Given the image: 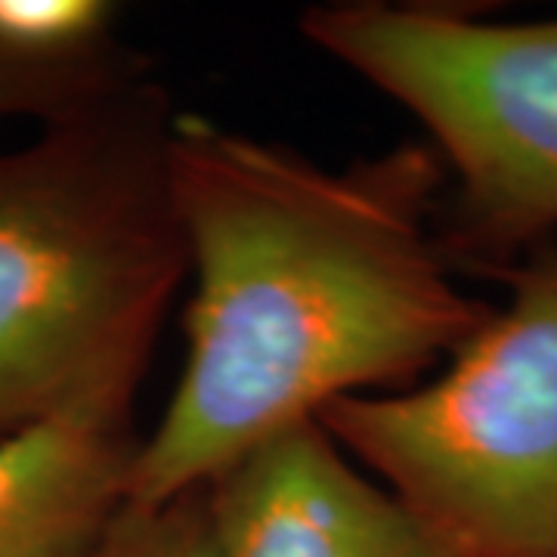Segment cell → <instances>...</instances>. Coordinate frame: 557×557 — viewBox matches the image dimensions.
I'll return each mask as SVG.
<instances>
[{"label": "cell", "mask_w": 557, "mask_h": 557, "mask_svg": "<svg viewBox=\"0 0 557 557\" xmlns=\"http://www.w3.org/2000/svg\"><path fill=\"white\" fill-rule=\"evenodd\" d=\"M115 20L106 0H0V47L47 65L106 60L121 50Z\"/></svg>", "instance_id": "obj_8"}, {"label": "cell", "mask_w": 557, "mask_h": 557, "mask_svg": "<svg viewBox=\"0 0 557 557\" xmlns=\"http://www.w3.org/2000/svg\"><path fill=\"white\" fill-rule=\"evenodd\" d=\"M143 78H149L146 65L127 50L78 65H47L0 47V119H72Z\"/></svg>", "instance_id": "obj_7"}, {"label": "cell", "mask_w": 557, "mask_h": 557, "mask_svg": "<svg viewBox=\"0 0 557 557\" xmlns=\"http://www.w3.org/2000/svg\"><path fill=\"white\" fill-rule=\"evenodd\" d=\"M94 557H218L208 483L161 502H127Z\"/></svg>", "instance_id": "obj_9"}, {"label": "cell", "mask_w": 557, "mask_h": 557, "mask_svg": "<svg viewBox=\"0 0 557 557\" xmlns=\"http://www.w3.org/2000/svg\"><path fill=\"white\" fill-rule=\"evenodd\" d=\"M496 273L511 298L437 379L319 424L458 557H557V245Z\"/></svg>", "instance_id": "obj_3"}, {"label": "cell", "mask_w": 557, "mask_h": 557, "mask_svg": "<svg viewBox=\"0 0 557 557\" xmlns=\"http://www.w3.org/2000/svg\"><path fill=\"white\" fill-rule=\"evenodd\" d=\"M171 124L143 78L0 152V437L134 406L189 276Z\"/></svg>", "instance_id": "obj_2"}, {"label": "cell", "mask_w": 557, "mask_h": 557, "mask_svg": "<svg viewBox=\"0 0 557 557\" xmlns=\"http://www.w3.org/2000/svg\"><path fill=\"white\" fill-rule=\"evenodd\" d=\"M208 496L218 557H458L319 418L248 449Z\"/></svg>", "instance_id": "obj_5"}, {"label": "cell", "mask_w": 557, "mask_h": 557, "mask_svg": "<svg viewBox=\"0 0 557 557\" xmlns=\"http://www.w3.org/2000/svg\"><path fill=\"white\" fill-rule=\"evenodd\" d=\"M168 161L196 292L127 502L211 483L338 399L412 387L493 313L443 248L446 171L428 143L329 168L189 112Z\"/></svg>", "instance_id": "obj_1"}, {"label": "cell", "mask_w": 557, "mask_h": 557, "mask_svg": "<svg viewBox=\"0 0 557 557\" xmlns=\"http://www.w3.org/2000/svg\"><path fill=\"white\" fill-rule=\"evenodd\" d=\"M134 406H81L0 437V557H94L127 498Z\"/></svg>", "instance_id": "obj_6"}, {"label": "cell", "mask_w": 557, "mask_h": 557, "mask_svg": "<svg viewBox=\"0 0 557 557\" xmlns=\"http://www.w3.org/2000/svg\"><path fill=\"white\" fill-rule=\"evenodd\" d=\"M298 25L428 131L446 171L440 239L456 267L496 273L545 245L557 230V20L332 0Z\"/></svg>", "instance_id": "obj_4"}]
</instances>
